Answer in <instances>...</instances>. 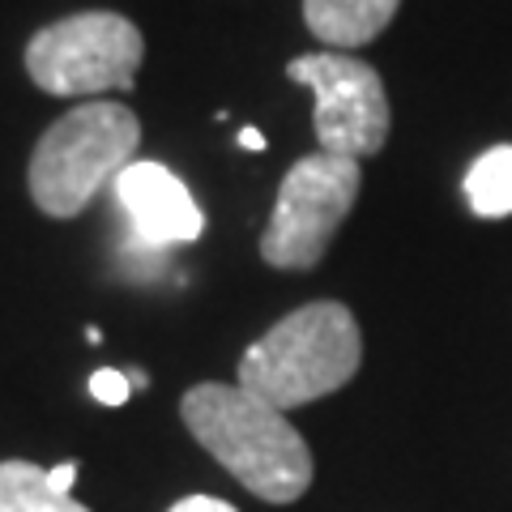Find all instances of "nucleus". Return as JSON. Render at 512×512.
<instances>
[{"instance_id": "3", "label": "nucleus", "mask_w": 512, "mask_h": 512, "mask_svg": "<svg viewBox=\"0 0 512 512\" xmlns=\"http://www.w3.org/2000/svg\"><path fill=\"white\" fill-rule=\"evenodd\" d=\"M137 146L141 120L133 107L86 99L39 137L26 171L30 197L43 214L77 218L128 163H137Z\"/></svg>"}, {"instance_id": "9", "label": "nucleus", "mask_w": 512, "mask_h": 512, "mask_svg": "<svg viewBox=\"0 0 512 512\" xmlns=\"http://www.w3.org/2000/svg\"><path fill=\"white\" fill-rule=\"evenodd\" d=\"M0 512H90L73 495H60L47 483V470L35 461H0Z\"/></svg>"}, {"instance_id": "15", "label": "nucleus", "mask_w": 512, "mask_h": 512, "mask_svg": "<svg viewBox=\"0 0 512 512\" xmlns=\"http://www.w3.org/2000/svg\"><path fill=\"white\" fill-rule=\"evenodd\" d=\"M128 380H133V389H146V384H150L146 372H128Z\"/></svg>"}, {"instance_id": "12", "label": "nucleus", "mask_w": 512, "mask_h": 512, "mask_svg": "<svg viewBox=\"0 0 512 512\" xmlns=\"http://www.w3.org/2000/svg\"><path fill=\"white\" fill-rule=\"evenodd\" d=\"M167 512H235L227 500H214V495H188V500L171 504Z\"/></svg>"}, {"instance_id": "13", "label": "nucleus", "mask_w": 512, "mask_h": 512, "mask_svg": "<svg viewBox=\"0 0 512 512\" xmlns=\"http://www.w3.org/2000/svg\"><path fill=\"white\" fill-rule=\"evenodd\" d=\"M47 483H52V491H60V495H73V483H77V461H60L56 470H47Z\"/></svg>"}, {"instance_id": "1", "label": "nucleus", "mask_w": 512, "mask_h": 512, "mask_svg": "<svg viewBox=\"0 0 512 512\" xmlns=\"http://www.w3.org/2000/svg\"><path fill=\"white\" fill-rule=\"evenodd\" d=\"M180 414L205 453L265 504H295L312 487V448L282 410L244 384H197Z\"/></svg>"}, {"instance_id": "10", "label": "nucleus", "mask_w": 512, "mask_h": 512, "mask_svg": "<svg viewBox=\"0 0 512 512\" xmlns=\"http://www.w3.org/2000/svg\"><path fill=\"white\" fill-rule=\"evenodd\" d=\"M466 201L478 218L512 214V146H491L466 171Z\"/></svg>"}, {"instance_id": "8", "label": "nucleus", "mask_w": 512, "mask_h": 512, "mask_svg": "<svg viewBox=\"0 0 512 512\" xmlns=\"http://www.w3.org/2000/svg\"><path fill=\"white\" fill-rule=\"evenodd\" d=\"M397 9L402 0H303V22L333 52H355L397 18Z\"/></svg>"}, {"instance_id": "2", "label": "nucleus", "mask_w": 512, "mask_h": 512, "mask_svg": "<svg viewBox=\"0 0 512 512\" xmlns=\"http://www.w3.org/2000/svg\"><path fill=\"white\" fill-rule=\"evenodd\" d=\"M363 363V333L346 303L320 299L282 316L239 359V380L274 410L308 406L355 380Z\"/></svg>"}, {"instance_id": "4", "label": "nucleus", "mask_w": 512, "mask_h": 512, "mask_svg": "<svg viewBox=\"0 0 512 512\" xmlns=\"http://www.w3.org/2000/svg\"><path fill=\"white\" fill-rule=\"evenodd\" d=\"M146 60V39L124 13L90 9L43 26L26 43V73L43 94L77 99V94L128 90Z\"/></svg>"}, {"instance_id": "6", "label": "nucleus", "mask_w": 512, "mask_h": 512, "mask_svg": "<svg viewBox=\"0 0 512 512\" xmlns=\"http://www.w3.org/2000/svg\"><path fill=\"white\" fill-rule=\"evenodd\" d=\"M286 77L312 90L316 99V141L338 158H372L389 141V94L380 73L359 56L312 52L286 64Z\"/></svg>"}, {"instance_id": "14", "label": "nucleus", "mask_w": 512, "mask_h": 512, "mask_svg": "<svg viewBox=\"0 0 512 512\" xmlns=\"http://www.w3.org/2000/svg\"><path fill=\"white\" fill-rule=\"evenodd\" d=\"M239 146L244 150H265V133H256V128H239Z\"/></svg>"}, {"instance_id": "7", "label": "nucleus", "mask_w": 512, "mask_h": 512, "mask_svg": "<svg viewBox=\"0 0 512 512\" xmlns=\"http://www.w3.org/2000/svg\"><path fill=\"white\" fill-rule=\"evenodd\" d=\"M116 201L128 218V227L141 244L150 248H171V244H192L205 231V214L192 201L188 184L163 163L137 158L116 175Z\"/></svg>"}, {"instance_id": "5", "label": "nucleus", "mask_w": 512, "mask_h": 512, "mask_svg": "<svg viewBox=\"0 0 512 512\" xmlns=\"http://www.w3.org/2000/svg\"><path fill=\"white\" fill-rule=\"evenodd\" d=\"M363 188V167L355 158L316 150L282 175L278 201L261 235V256L274 269H312L329 252Z\"/></svg>"}, {"instance_id": "11", "label": "nucleus", "mask_w": 512, "mask_h": 512, "mask_svg": "<svg viewBox=\"0 0 512 512\" xmlns=\"http://www.w3.org/2000/svg\"><path fill=\"white\" fill-rule=\"evenodd\" d=\"M90 397L103 406H124L128 397H133V380L116 372V367H99V372L90 376Z\"/></svg>"}]
</instances>
